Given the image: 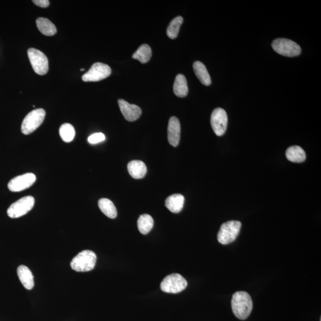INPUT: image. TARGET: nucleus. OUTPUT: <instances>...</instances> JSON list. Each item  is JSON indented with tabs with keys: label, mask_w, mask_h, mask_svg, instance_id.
I'll use <instances>...</instances> for the list:
<instances>
[{
	"label": "nucleus",
	"mask_w": 321,
	"mask_h": 321,
	"mask_svg": "<svg viewBox=\"0 0 321 321\" xmlns=\"http://www.w3.org/2000/svg\"><path fill=\"white\" fill-rule=\"evenodd\" d=\"M188 282L184 277L179 274H173L167 276L160 283V289L167 293L176 294L184 290Z\"/></svg>",
	"instance_id": "nucleus-6"
},
{
	"label": "nucleus",
	"mask_w": 321,
	"mask_h": 321,
	"mask_svg": "<svg viewBox=\"0 0 321 321\" xmlns=\"http://www.w3.org/2000/svg\"><path fill=\"white\" fill-rule=\"evenodd\" d=\"M33 3L35 5L40 7L42 8H47L50 6V3L48 0H33Z\"/></svg>",
	"instance_id": "nucleus-27"
},
{
	"label": "nucleus",
	"mask_w": 321,
	"mask_h": 321,
	"mask_svg": "<svg viewBox=\"0 0 321 321\" xmlns=\"http://www.w3.org/2000/svg\"><path fill=\"white\" fill-rule=\"evenodd\" d=\"M37 178L34 174L26 173L16 177L9 182L8 188L13 192H19L30 188L35 182Z\"/></svg>",
	"instance_id": "nucleus-11"
},
{
	"label": "nucleus",
	"mask_w": 321,
	"mask_h": 321,
	"mask_svg": "<svg viewBox=\"0 0 321 321\" xmlns=\"http://www.w3.org/2000/svg\"><path fill=\"white\" fill-rule=\"evenodd\" d=\"M36 23H37L38 30L42 34L48 36V37L56 34V27L50 20L44 18H39Z\"/></svg>",
	"instance_id": "nucleus-19"
},
{
	"label": "nucleus",
	"mask_w": 321,
	"mask_h": 321,
	"mask_svg": "<svg viewBox=\"0 0 321 321\" xmlns=\"http://www.w3.org/2000/svg\"><path fill=\"white\" fill-rule=\"evenodd\" d=\"M183 19L181 16H178L170 22L167 29V36L172 39L178 37L180 26L183 24Z\"/></svg>",
	"instance_id": "nucleus-24"
},
{
	"label": "nucleus",
	"mask_w": 321,
	"mask_h": 321,
	"mask_svg": "<svg viewBox=\"0 0 321 321\" xmlns=\"http://www.w3.org/2000/svg\"><path fill=\"white\" fill-rule=\"evenodd\" d=\"M241 227L242 223L238 221H230L222 224L217 235L219 243L225 245L233 242L237 237Z\"/></svg>",
	"instance_id": "nucleus-3"
},
{
	"label": "nucleus",
	"mask_w": 321,
	"mask_h": 321,
	"mask_svg": "<svg viewBox=\"0 0 321 321\" xmlns=\"http://www.w3.org/2000/svg\"><path fill=\"white\" fill-rule=\"evenodd\" d=\"M59 133L62 140L65 142L68 143L71 142L74 138L75 129L71 124L65 123L60 127Z\"/></svg>",
	"instance_id": "nucleus-25"
},
{
	"label": "nucleus",
	"mask_w": 321,
	"mask_h": 321,
	"mask_svg": "<svg viewBox=\"0 0 321 321\" xmlns=\"http://www.w3.org/2000/svg\"><path fill=\"white\" fill-rule=\"evenodd\" d=\"M286 155L288 160L291 162L300 163L306 159V153L299 146H292L286 150Z\"/></svg>",
	"instance_id": "nucleus-20"
},
{
	"label": "nucleus",
	"mask_w": 321,
	"mask_h": 321,
	"mask_svg": "<svg viewBox=\"0 0 321 321\" xmlns=\"http://www.w3.org/2000/svg\"><path fill=\"white\" fill-rule=\"evenodd\" d=\"M272 47L278 54L285 57H296L301 53L300 46L290 39L285 38L275 39L272 44Z\"/></svg>",
	"instance_id": "nucleus-5"
},
{
	"label": "nucleus",
	"mask_w": 321,
	"mask_h": 321,
	"mask_svg": "<svg viewBox=\"0 0 321 321\" xmlns=\"http://www.w3.org/2000/svg\"><path fill=\"white\" fill-rule=\"evenodd\" d=\"M106 139V136L102 133H94L88 137V142L91 144H97L102 142Z\"/></svg>",
	"instance_id": "nucleus-26"
},
{
	"label": "nucleus",
	"mask_w": 321,
	"mask_h": 321,
	"mask_svg": "<svg viewBox=\"0 0 321 321\" xmlns=\"http://www.w3.org/2000/svg\"><path fill=\"white\" fill-rule=\"evenodd\" d=\"M127 170L130 175L135 179H142L147 173L146 166L145 163L139 160L130 162L127 165Z\"/></svg>",
	"instance_id": "nucleus-15"
},
{
	"label": "nucleus",
	"mask_w": 321,
	"mask_h": 321,
	"mask_svg": "<svg viewBox=\"0 0 321 321\" xmlns=\"http://www.w3.org/2000/svg\"><path fill=\"white\" fill-rule=\"evenodd\" d=\"M84 70H85L84 68H81V71H84Z\"/></svg>",
	"instance_id": "nucleus-28"
},
{
	"label": "nucleus",
	"mask_w": 321,
	"mask_h": 321,
	"mask_svg": "<svg viewBox=\"0 0 321 321\" xmlns=\"http://www.w3.org/2000/svg\"><path fill=\"white\" fill-rule=\"evenodd\" d=\"M151 57V48L147 44H143L140 46L132 55L133 58L139 61L142 64L148 63Z\"/></svg>",
	"instance_id": "nucleus-22"
},
{
	"label": "nucleus",
	"mask_w": 321,
	"mask_h": 321,
	"mask_svg": "<svg viewBox=\"0 0 321 321\" xmlns=\"http://www.w3.org/2000/svg\"><path fill=\"white\" fill-rule=\"evenodd\" d=\"M153 226V219L148 214L140 215L137 221V227L140 233L147 234L152 230Z\"/></svg>",
	"instance_id": "nucleus-23"
},
{
	"label": "nucleus",
	"mask_w": 321,
	"mask_h": 321,
	"mask_svg": "<svg viewBox=\"0 0 321 321\" xmlns=\"http://www.w3.org/2000/svg\"><path fill=\"white\" fill-rule=\"evenodd\" d=\"M29 60L33 69L39 75H45L48 73L49 64L48 58L43 52L35 48L28 50Z\"/></svg>",
	"instance_id": "nucleus-7"
},
{
	"label": "nucleus",
	"mask_w": 321,
	"mask_h": 321,
	"mask_svg": "<svg viewBox=\"0 0 321 321\" xmlns=\"http://www.w3.org/2000/svg\"><path fill=\"white\" fill-rule=\"evenodd\" d=\"M98 206H99L101 211L107 217L111 219L116 218L117 215V209L113 202L111 201L110 199L107 198L100 199L98 201Z\"/></svg>",
	"instance_id": "nucleus-21"
},
{
	"label": "nucleus",
	"mask_w": 321,
	"mask_h": 321,
	"mask_svg": "<svg viewBox=\"0 0 321 321\" xmlns=\"http://www.w3.org/2000/svg\"><path fill=\"white\" fill-rule=\"evenodd\" d=\"M232 312L238 319H247L253 309V302L250 294L246 291H237L232 295L231 300Z\"/></svg>",
	"instance_id": "nucleus-1"
},
{
	"label": "nucleus",
	"mask_w": 321,
	"mask_h": 321,
	"mask_svg": "<svg viewBox=\"0 0 321 321\" xmlns=\"http://www.w3.org/2000/svg\"><path fill=\"white\" fill-rule=\"evenodd\" d=\"M97 260V255L93 251H84L72 260L70 266L72 270L76 272L90 271L96 266Z\"/></svg>",
	"instance_id": "nucleus-2"
},
{
	"label": "nucleus",
	"mask_w": 321,
	"mask_h": 321,
	"mask_svg": "<svg viewBox=\"0 0 321 321\" xmlns=\"http://www.w3.org/2000/svg\"><path fill=\"white\" fill-rule=\"evenodd\" d=\"M173 91L176 96L179 98H184L188 96L189 92L188 83L184 75L179 74L176 76L175 84H174Z\"/></svg>",
	"instance_id": "nucleus-18"
},
{
	"label": "nucleus",
	"mask_w": 321,
	"mask_h": 321,
	"mask_svg": "<svg viewBox=\"0 0 321 321\" xmlns=\"http://www.w3.org/2000/svg\"><path fill=\"white\" fill-rule=\"evenodd\" d=\"M185 204V197L181 194H175L169 196L165 205L169 210L173 213H179L182 210Z\"/></svg>",
	"instance_id": "nucleus-16"
},
{
	"label": "nucleus",
	"mask_w": 321,
	"mask_h": 321,
	"mask_svg": "<svg viewBox=\"0 0 321 321\" xmlns=\"http://www.w3.org/2000/svg\"><path fill=\"white\" fill-rule=\"evenodd\" d=\"M17 272L23 286L27 290H32L34 287V278L31 271L25 265H20Z\"/></svg>",
	"instance_id": "nucleus-14"
},
{
	"label": "nucleus",
	"mask_w": 321,
	"mask_h": 321,
	"mask_svg": "<svg viewBox=\"0 0 321 321\" xmlns=\"http://www.w3.org/2000/svg\"><path fill=\"white\" fill-rule=\"evenodd\" d=\"M118 104L124 117L129 122H135L141 116L142 110L136 105L130 104L122 99L119 100Z\"/></svg>",
	"instance_id": "nucleus-12"
},
{
	"label": "nucleus",
	"mask_w": 321,
	"mask_h": 321,
	"mask_svg": "<svg viewBox=\"0 0 321 321\" xmlns=\"http://www.w3.org/2000/svg\"><path fill=\"white\" fill-rule=\"evenodd\" d=\"M45 115L44 109H38L32 111L23 121L21 126L22 133L28 135L34 132L43 123Z\"/></svg>",
	"instance_id": "nucleus-4"
},
{
	"label": "nucleus",
	"mask_w": 321,
	"mask_h": 321,
	"mask_svg": "<svg viewBox=\"0 0 321 321\" xmlns=\"http://www.w3.org/2000/svg\"><path fill=\"white\" fill-rule=\"evenodd\" d=\"M111 69L107 64L96 63H94L87 73L83 76L84 82H98L102 81L110 76Z\"/></svg>",
	"instance_id": "nucleus-9"
},
{
	"label": "nucleus",
	"mask_w": 321,
	"mask_h": 321,
	"mask_svg": "<svg viewBox=\"0 0 321 321\" xmlns=\"http://www.w3.org/2000/svg\"><path fill=\"white\" fill-rule=\"evenodd\" d=\"M211 124L214 133L221 136L225 133L228 124L227 114L224 109L217 108L213 111L211 117Z\"/></svg>",
	"instance_id": "nucleus-10"
},
{
	"label": "nucleus",
	"mask_w": 321,
	"mask_h": 321,
	"mask_svg": "<svg viewBox=\"0 0 321 321\" xmlns=\"http://www.w3.org/2000/svg\"><path fill=\"white\" fill-rule=\"evenodd\" d=\"M180 121L176 117L170 118L168 126V140L170 145L174 147L178 146L180 140Z\"/></svg>",
	"instance_id": "nucleus-13"
},
{
	"label": "nucleus",
	"mask_w": 321,
	"mask_h": 321,
	"mask_svg": "<svg viewBox=\"0 0 321 321\" xmlns=\"http://www.w3.org/2000/svg\"><path fill=\"white\" fill-rule=\"evenodd\" d=\"M193 67L199 81L205 86H209L211 84V79L205 65L201 61H197L193 63Z\"/></svg>",
	"instance_id": "nucleus-17"
},
{
	"label": "nucleus",
	"mask_w": 321,
	"mask_h": 321,
	"mask_svg": "<svg viewBox=\"0 0 321 321\" xmlns=\"http://www.w3.org/2000/svg\"><path fill=\"white\" fill-rule=\"evenodd\" d=\"M35 199L31 196H25L13 203L8 209V215L12 218H17L27 214L34 207Z\"/></svg>",
	"instance_id": "nucleus-8"
}]
</instances>
